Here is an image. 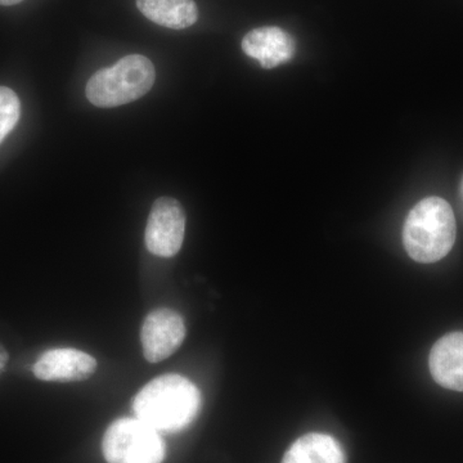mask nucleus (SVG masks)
Returning a JSON list of instances; mask_svg holds the SVG:
<instances>
[{
	"label": "nucleus",
	"instance_id": "nucleus-11",
	"mask_svg": "<svg viewBox=\"0 0 463 463\" xmlns=\"http://www.w3.org/2000/svg\"><path fill=\"white\" fill-rule=\"evenodd\" d=\"M282 463H346V459L336 439L313 432L298 439Z\"/></svg>",
	"mask_w": 463,
	"mask_h": 463
},
{
	"label": "nucleus",
	"instance_id": "nucleus-5",
	"mask_svg": "<svg viewBox=\"0 0 463 463\" xmlns=\"http://www.w3.org/2000/svg\"><path fill=\"white\" fill-rule=\"evenodd\" d=\"M185 233V213L172 197L155 201L149 213L145 241L148 251L156 257L172 258L182 249Z\"/></svg>",
	"mask_w": 463,
	"mask_h": 463
},
{
	"label": "nucleus",
	"instance_id": "nucleus-4",
	"mask_svg": "<svg viewBox=\"0 0 463 463\" xmlns=\"http://www.w3.org/2000/svg\"><path fill=\"white\" fill-rule=\"evenodd\" d=\"M108 463H163L165 441L160 432L137 419H118L109 426L102 440Z\"/></svg>",
	"mask_w": 463,
	"mask_h": 463
},
{
	"label": "nucleus",
	"instance_id": "nucleus-10",
	"mask_svg": "<svg viewBox=\"0 0 463 463\" xmlns=\"http://www.w3.org/2000/svg\"><path fill=\"white\" fill-rule=\"evenodd\" d=\"M137 7L149 21L167 29H187L199 18L194 0H137Z\"/></svg>",
	"mask_w": 463,
	"mask_h": 463
},
{
	"label": "nucleus",
	"instance_id": "nucleus-14",
	"mask_svg": "<svg viewBox=\"0 0 463 463\" xmlns=\"http://www.w3.org/2000/svg\"><path fill=\"white\" fill-rule=\"evenodd\" d=\"M21 2L24 0H0V5H14Z\"/></svg>",
	"mask_w": 463,
	"mask_h": 463
},
{
	"label": "nucleus",
	"instance_id": "nucleus-8",
	"mask_svg": "<svg viewBox=\"0 0 463 463\" xmlns=\"http://www.w3.org/2000/svg\"><path fill=\"white\" fill-rule=\"evenodd\" d=\"M242 51L246 56L257 60L263 69L270 70L291 61L297 43L281 27L264 26L246 33Z\"/></svg>",
	"mask_w": 463,
	"mask_h": 463
},
{
	"label": "nucleus",
	"instance_id": "nucleus-1",
	"mask_svg": "<svg viewBox=\"0 0 463 463\" xmlns=\"http://www.w3.org/2000/svg\"><path fill=\"white\" fill-rule=\"evenodd\" d=\"M201 408L200 390L187 377L167 373L149 381L133 401L137 419L158 432L184 430Z\"/></svg>",
	"mask_w": 463,
	"mask_h": 463
},
{
	"label": "nucleus",
	"instance_id": "nucleus-6",
	"mask_svg": "<svg viewBox=\"0 0 463 463\" xmlns=\"http://www.w3.org/2000/svg\"><path fill=\"white\" fill-rule=\"evenodd\" d=\"M184 319L175 310L161 307L146 317L142 325L143 354L149 364L165 361L185 339Z\"/></svg>",
	"mask_w": 463,
	"mask_h": 463
},
{
	"label": "nucleus",
	"instance_id": "nucleus-3",
	"mask_svg": "<svg viewBox=\"0 0 463 463\" xmlns=\"http://www.w3.org/2000/svg\"><path fill=\"white\" fill-rule=\"evenodd\" d=\"M155 79L154 63L142 54H130L91 76L85 93L97 108H118L146 96L154 87Z\"/></svg>",
	"mask_w": 463,
	"mask_h": 463
},
{
	"label": "nucleus",
	"instance_id": "nucleus-12",
	"mask_svg": "<svg viewBox=\"0 0 463 463\" xmlns=\"http://www.w3.org/2000/svg\"><path fill=\"white\" fill-rule=\"evenodd\" d=\"M21 116L17 94L7 87H0V145L16 127Z\"/></svg>",
	"mask_w": 463,
	"mask_h": 463
},
{
	"label": "nucleus",
	"instance_id": "nucleus-7",
	"mask_svg": "<svg viewBox=\"0 0 463 463\" xmlns=\"http://www.w3.org/2000/svg\"><path fill=\"white\" fill-rule=\"evenodd\" d=\"M96 370V358L72 347H60L43 353L33 368L39 380L57 383L87 380Z\"/></svg>",
	"mask_w": 463,
	"mask_h": 463
},
{
	"label": "nucleus",
	"instance_id": "nucleus-2",
	"mask_svg": "<svg viewBox=\"0 0 463 463\" xmlns=\"http://www.w3.org/2000/svg\"><path fill=\"white\" fill-rule=\"evenodd\" d=\"M456 233V218L449 203L440 197H428L420 201L405 219L404 248L417 263H435L449 254Z\"/></svg>",
	"mask_w": 463,
	"mask_h": 463
},
{
	"label": "nucleus",
	"instance_id": "nucleus-13",
	"mask_svg": "<svg viewBox=\"0 0 463 463\" xmlns=\"http://www.w3.org/2000/svg\"><path fill=\"white\" fill-rule=\"evenodd\" d=\"M9 355L7 353V350L3 347V345H0V373L5 371V365L8 364Z\"/></svg>",
	"mask_w": 463,
	"mask_h": 463
},
{
	"label": "nucleus",
	"instance_id": "nucleus-9",
	"mask_svg": "<svg viewBox=\"0 0 463 463\" xmlns=\"http://www.w3.org/2000/svg\"><path fill=\"white\" fill-rule=\"evenodd\" d=\"M430 373L443 388L463 392V332H452L432 346Z\"/></svg>",
	"mask_w": 463,
	"mask_h": 463
}]
</instances>
